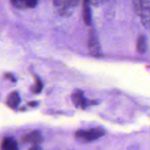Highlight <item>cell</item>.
I'll use <instances>...</instances> for the list:
<instances>
[{
	"label": "cell",
	"instance_id": "obj_1",
	"mask_svg": "<svg viewBox=\"0 0 150 150\" xmlns=\"http://www.w3.org/2000/svg\"><path fill=\"white\" fill-rule=\"evenodd\" d=\"M136 14L140 17L142 23L146 28L150 27V0H133Z\"/></svg>",
	"mask_w": 150,
	"mask_h": 150
},
{
	"label": "cell",
	"instance_id": "obj_2",
	"mask_svg": "<svg viewBox=\"0 0 150 150\" xmlns=\"http://www.w3.org/2000/svg\"><path fill=\"white\" fill-rule=\"evenodd\" d=\"M104 135H105V130L101 127H95L89 130H80L75 133L76 137L84 143L97 140L103 137Z\"/></svg>",
	"mask_w": 150,
	"mask_h": 150
},
{
	"label": "cell",
	"instance_id": "obj_3",
	"mask_svg": "<svg viewBox=\"0 0 150 150\" xmlns=\"http://www.w3.org/2000/svg\"><path fill=\"white\" fill-rule=\"evenodd\" d=\"M79 0H54V4L61 15H69L76 8Z\"/></svg>",
	"mask_w": 150,
	"mask_h": 150
},
{
	"label": "cell",
	"instance_id": "obj_4",
	"mask_svg": "<svg viewBox=\"0 0 150 150\" xmlns=\"http://www.w3.org/2000/svg\"><path fill=\"white\" fill-rule=\"evenodd\" d=\"M87 47L89 52L94 56H98L100 54V45L99 38L96 32L94 29H91L89 31L87 40Z\"/></svg>",
	"mask_w": 150,
	"mask_h": 150
},
{
	"label": "cell",
	"instance_id": "obj_5",
	"mask_svg": "<svg viewBox=\"0 0 150 150\" xmlns=\"http://www.w3.org/2000/svg\"><path fill=\"white\" fill-rule=\"evenodd\" d=\"M20 141L21 144H40L43 142V137H42L40 131L38 130H35L21 136Z\"/></svg>",
	"mask_w": 150,
	"mask_h": 150
},
{
	"label": "cell",
	"instance_id": "obj_6",
	"mask_svg": "<svg viewBox=\"0 0 150 150\" xmlns=\"http://www.w3.org/2000/svg\"><path fill=\"white\" fill-rule=\"evenodd\" d=\"M72 100L76 107L80 108H86L89 104H93L94 101L89 103L83 95V92L81 90L76 89L72 94Z\"/></svg>",
	"mask_w": 150,
	"mask_h": 150
},
{
	"label": "cell",
	"instance_id": "obj_7",
	"mask_svg": "<svg viewBox=\"0 0 150 150\" xmlns=\"http://www.w3.org/2000/svg\"><path fill=\"white\" fill-rule=\"evenodd\" d=\"M10 4L16 9L34 8L38 4V0H10Z\"/></svg>",
	"mask_w": 150,
	"mask_h": 150
},
{
	"label": "cell",
	"instance_id": "obj_8",
	"mask_svg": "<svg viewBox=\"0 0 150 150\" xmlns=\"http://www.w3.org/2000/svg\"><path fill=\"white\" fill-rule=\"evenodd\" d=\"M91 0H83V10H82V17L83 22L86 26H91L92 24V15L89 4Z\"/></svg>",
	"mask_w": 150,
	"mask_h": 150
},
{
	"label": "cell",
	"instance_id": "obj_9",
	"mask_svg": "<svg viewBox=\"0 0 150 150\" xmlns=\"http://www.w3.org/2000/svg\"><path fill=\"white\" fill-rule=\"evenodd\" d=\"M1 150H19L16 139L13 137H4L1 141Z\"/></svg>",
	"mask_w": 150,
	"mask_h": 150
},
{
	"label": "cell",
	"instance_id": "obj_10",
	"mask_svg": "<svg viewBox=\"0 0 150 150\" xmlns=\"http://www.w3.org/2000/svg\"><path fill=\"white\" fill-rule=\"evenodd\" d=\"M20 102L21 98L19 96V94L17 92H11L7 96V100H6V104H7V106L10 107V108H13V109L17 108Z\"/></svg>",
	"mask_w": 150,
	"mask_h": 150
},
{
	"label": "cell",
	"instance_id": "obj_11",
	"mask_svg": "<svg viewBox=\"0 0 150 150\" xmlns=\"http://www.w3.org/2000/svg\"><path fill=\"white\" fill-rule=\"evenodd\" d=\"M147 48L146 38L144 35H139L136 42V50L139 54H144Z\"/></svg>",
	"mask_w": 150,
	"mask_h": 150
},
{
	"label": "cell",
	"instance_id": "obj_12",
	"mask_svg": "<svg viewBox=\"0 0 150 150\" xmlns=\"http://www.w3.org/2000/svg\"><path fill=\"white\" fill-rule=\"evenodd\" d=\"M35 85H33L32 87L31 88V91H32V92H34V93L38 94L42 91L43 85H42V83L40 81V79L38 76H35Z\"/></svg>",
	"mask_w": 150,
	"mask_h": 150
},
{
	"label": "cell",
	"instance_id": "obj_13",
	"mask_svg": "<svg viewBox=\"0 0 150 150\" xmlns=\"http://www.w3.org/2000/svg\"><path fill=\"white\" fill-rule=\"evenodd\" d=\"M4 77H5L6 79L10 80L11 81L14 82V83L15 82H16V78H15V76H13V74H11V73H5V74H4Z\"/></svg>",
	"mask_w": 150,
	"mask_h": 150
},
{
	"label": "cell",
	"instance_id": "obj_14",
	"mask_svg": "<svg viewBox=\"0 0 150 150\" xmlns=\"http://www.w3.org/2000/svg\"><path fill=\"white\" fill-rule=\"evenodd\" d=\"M29 150H42V148L39 144H33L29 148Z\"/></svg>",
	"mask_w": 150,
	"mask_h": 150
},
{
	"label": "cell",
	"instance_id": "obj_15",
	"mask_svg": "<svg viewBox=\"0 0 150 150\" xmlns=\"http://www.w3.org/2000/svg\"><path fill=\"white\" fill-rule=\"evenodd\" d=\"M28 105L31 107H35L38 105V103L35 102V101H32V102L29 103H28Z\"/></svg>",
	"mask_w": 150,
	"mask_h": 150
},
{
	"label": "cell",
	"instance_id": "obj_16",
	"mask_svg": "<svg viewBox=\"0 0 150 150\" xmlns=\"http://www.w3.org/2000/svg\"><path fill=\"white\" fill-rule=\"evenodd\" d=\"M149 29H150V27H149Z\"/></svg>",
	"mask_w": 150,
	"mask_h": 150
}]
</instances>
